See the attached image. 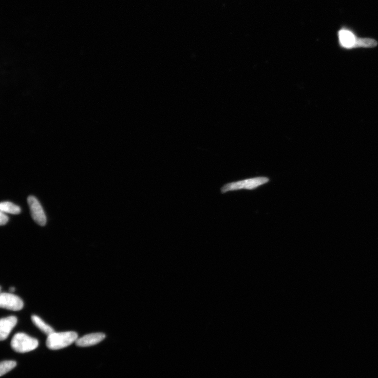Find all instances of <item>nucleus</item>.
<instances>
[{
	"label": "nucleus",
	"instance_id": "1",
	"mask_svg": "<svg viewBox=\"0 0 378 378\" xmlns=\"http://www.w3.org/2000/svg\"><path fill=\"white\" fill-rule=\"evenodd\" d=\"M78 334L75 332L53 333L47 337L46 346L51 350H58L68 347L76 342Z\"/></svg>",
	"mask_w": 378,
	"mask_h": 378
},
{
	"label": "nucleus",
	"instance_id": "7",
	"mask_svg": "<svg viewBox=\"0 0 378 378\" xmlns=\"http://www.w3.org/2000/svg\"><path fill=\"white\" fill-rule=\"evenodd\" d=\"M106 337L104 333H97L88 334L78 339L76 341V345L81 347H90L103 340Z\"/></svg>",
	"mask_w": 378,
	"mask_h": 378
},
{
	"label": "nucleus",
	"instance_id": "10",
	"mask_svg": "<svg viewBox=\"0 0 378 378\" xmlns=\"http://www.w3.org/2000/svg\"><path fill=\"white\" fill-rule=\"evenodd\" d=\"M0 210L4 213L18 214L21 212L20 208L10 202H3L0 205Z\"/></svg>",
	"mask_w": 378,
	"mask_h": 378
},
{
	"label": "nucleus",
	"instance_id": "9",
	"mask_svg": "<svg viewBox=\"0 0 378 378\" xmlns=\"http://www.w3.org/2000/svg\"><path fill=\"white\" fill-rule=\"evenodd\" d=\"M31 319L33 323L47 336L55 332V330H54L52 327L47 325V324L38 316L32 315Z\"/></svg>",
	"mask_w": 378,
	"mask_h": 378
},
{
	"label": "nucleus",
	"instance_id": "8",
	"mask_svg": "<svg viewBox=\"0 0 378 378\" xmlns=\"http://www.w3.org/2000/svg\"><path fill=\"white\" fill-rule=\"evenodd\" d=\"M339 37L340 44L343 47L349 49L357 47L359 38H357L352 32L341 30L339 33Z\"/></svg>",
	"mask_w": 378,
	"mask_h": 378
},
{
	"label": "nucleus",
	"instance_id": "4",
	"mask_svg": "<svg viewBox=\"0 0 378 378\" xmlns=\"http://www.w3.org/2000/svg\"><path fill=\"white\" fill-rule=\"evenodd\" d=\"M24 306L23 301L17 295L4 293L0 295V307L2 308L19 311Z\"/></svg>",
	"mask_w": 378,
	"mask_h": 378
},
{
	"label": "nucleus",
	"instance_id": "5",
	"mask_svg": "<svg viewBox=\"0 0 378 378\" xmlns=\"http://www.w3.org/2000/svg\"><path fill=\"white\" fill-rule=\"evenodd\" d=\"M28 203L33 219L39 226H44L46 223V218L38 201L35 197L29 196L28 198Z\"/></svg>",
	"mask_w": 378,
	"mask_h": 378
},
{
	"label": "nucleus",
	"instance_id": "13",
	"mask_svg": "<svg viewBox=\"0 0 378 378\" xmlns=\"http://www.w3.org/2000/svg\"><path fill=\"white\" fill-rule=\"evenodd\" d=\"M10 292H12V293H13V292H14L15 291V287H11L10 288Z\"/></svg>",
	"mask_w": 378,
	"mask_h": 378
},
{
	"label": "nucleus",
	"instance_id": "2",
	"mask_svg": "<svg viewBox=\"0 0 378 378\" xmlns=\"http://www.w3.org/2000/svg\"><path fill=\"white\" fill-rule=\"evenodd\" d=\"M11 346L17 353H28L38 348V341L25 333H19L13 337Z\"/></svg>",
	"mask_w": 378,
	"mask_h": 378
},
{
	"label": "nucleus",
	"instance_id": "3",
	"mask_svg": "<svg viewBox=\"0 0 378 378\" xmlns=\"http://www.w3.org/2000/svg\"><path fill=\"white\" fill-rule=\"evenodd\" d=\"M269 179L266 177H258L232 182V183L227 184L221 188V191L222 193H225L229 191L238 190L242 189L252 190V189L263 184L267 183Z\"/></svg>",
	"mask_w": 378,
	"mask_h": 378
},
{
	"label": "nucleus",
	"instance_id": "12",
	"mask_svg": "<svg viewBox=\"0 0 378 378\" xmlns=\"http://www.w3.org/2000/svg\"><path fill=\"white\" fill-rule=\"evenodd\" d=\"M8 221L9 218L8 216L5 215L4 212L1 211V213H0V225L4 226L6 224Z\"/></svg>",
	"mask_w": 378,
	"mask_h": 378
},
{
	"label": "nucleus",
	"instance_id": "11",
	"mask_svg": "<svg viewBox=\"0 0 378 378\" xmlns=\"http://www.w3.org/2000/svg\"><path fill=\"white\" fill-rule=\"evenodd\" d=\"M17 366L15 361L7 360L2 361L0 364V376L2 377L14 369Z\"/></svg>",
	"mask_w": 378,
	"mask_h": 378
},
{
	"label": "nucleus",
	"instance_id": "6",
	"mask_svg": "<svg viewBox=\"0 0 378 378\" xmlns=\"http://www.w3.org/2000/svg\"><path fill=\"white\" fill-rule=\"evenodd\" d=\"M18 319L15 316H11L2 319L0 321V340L1 341L8 338L13 328L16 326Z\"/></svg>",
	"mask_w": 378,
	"mask_h": 378
}]
</instances>
